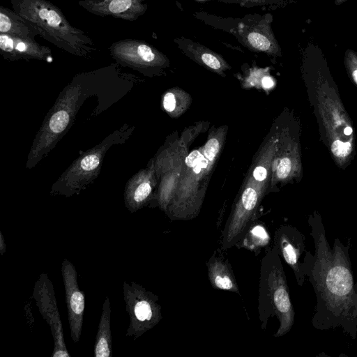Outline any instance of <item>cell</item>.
Here are the masks:
<instances>
[{
	"label": "cell",
	"instance_id": "4fadbf2b",
	"mask_svg": "<svg viewBox=\"0 0 357 357\" xmlns=\"http://www.w3.org/2000/svg\"><path fill=\"white\" fill-rule=\"evenodd\" d=\"M33 298L40 314L50 328L54 340L52 357H70L64 340L54 287L46 273H41L35 282Z\"/></svg>",
	"mask_w": 357,
	"mask_h": 357
},
{
	"label": "cell",
	"instance_id": "3957f363",
	"mask_svg": "<svg viewBox=\"0 0 357 357\" xmlns=\"http://www.w3.org/2000/svg\"><path fill=\"white\" fill-rule=\"evenodd\" d=\"M227 133V126L213 127L205 144L190 152L166 214L171 220H190L199 213L211 174Z\"/></svg>",
	"mask_w": 357,
	"mask_h": 357
},
{
	"label": "cell",
	"instance_id": "44dd1931",
	"mask_svg": "<svg viewBox=\"0 0 357 357\" xmlns=\"http://www.w3.org/2000/svg\"><path fill=\"white\" fill-rule=\"evenodd\" d=\"M208 277L214 289L240 294L237 282L227 259L215 251L206 262Z\"/></svg>",
	"mask_w": 357,
	"mask_h": 357
},
{
	"label": "cell",
	"instance_id": "9c48e42d",
	"mask_svg": "<svg viewBox=\"0 0 357 357\" xmlns=\"http://www.w3.org/2000/svg\"><path fill=\"white\" fill-rule=\"evenodd\" d=\"M135 127L124 124L106 137L100 143L78 157L52 185L50 194L70 197L79 194L98 177L104 157L109 149L123 144Z\"/></svg>",
	"mask_w": 357,
	"mask_h": 357
},
{
	"label": "cell",
	"instance_id": "e0dca14e",
	"mask_svg": "<svg viewBox=\"0 0 357 357\" xmlns=\"http://www.w3.org/2000/svg\"><path fill=\"white\" fill-rule=\"evenodd\" d=\"M158 185L154 158L146 168L140 169L126 183L124 203L130 213L136 212L154 198V190Z\"/></svg>",
	"mask_w": 357,
	"mask_h": 357
},
{
	"label": "cell",
	"instance_id": "484cf974",
	"mask_svg": "<svg viewBox=\"0 0 357 357\" xmlns=\"http://www.w3.org/2000/svg\"><path fill=\"white\" fill-rule=\"evenodd\" d=\"M347 67L352 81L357 86V56L349 55L347 59Z\"/></svg>",
	"mask_w": 357,
	"mask_h": 357
},
{
	"label": "cell",
	"instance_id": "6da1fadb",
	"mask_svg": "<svg viewBox=\"0 0 357 357\" xmlns=\"http://www.w3.org/2000/svg\"><path fill=\"white\" fill-rule=\"evenodd\" d=\"M308 224L314 254L306 251L304 274L317 298L312 326L320 331L340 329L351 339L357 337V283H354L349 255L350 243L336 238L332 247L326 236L321 218L314 213Z\"/></svg>",
	"mask_w": 357,
	"mask_h": 357
},
{
	"label": "cell",
	"instance_id": "ba28073f",
	"mask_svg": "<svg viewBox=\"0 0 357 357\" xmlns=\"http://www.w3.org/2000/svg\"><path fill=\"white\" fill-rule=\"evenodd\" d=\"M193 16L215 29L234 36L243 47L255 52L281 56V49L273 31V15L247 14L242 17H222L205 11Z\"/></svg>",
	"mask_w": 357,
	"mask_h": 357
},
{
	"label": "cell",
	"instance_id": "8992f818",
	"mask_svg": "<svg viewBox=\"0 0 357 357\" xmlns=\"http://www.w3.org/2000/svg\"><path fill=\"white\" fill-rule=\"evenodd\" d=\"M259 318L262 330L275 316L279 327L274 337H282L291 329L295 312L291 303L286 275L278 248L274 245L264 256L259 283Z\"/></svg>",
	"mask_w": 357,
	"mask_h": 357
},
{
	"label": "cell",
	"instance_id": "52a82bcc",
	"mask_svg": "<svg viewBox=\"0 0 357 357\" xmlns=\"http://www.w3.org/2000/svg\"><path fill=\"white\" fill-rule=\"evenodd\" d=\"M318 120L324 128V135L335 163L344 167L354 153V134L337 92L327 82L315 89Z\"/></svg>",
	"mask_w": 357,
	"mask_h": 357
},
{
	"label": "cell",
	"instance_id": "7a4b0ae2",
	"mask_svg": "<svg viewBox=\"0 0 357 357\" xmlns=\"http://www.w3.org/2000/svg\"><path fill=\"white\" fill-rule=\"evenodd\" d=\"M281 132L269 133L257 153L220 237V250L238 243L251 227L259 204L267 192L272 165L278 149Z\"/></svg>",
	"mask_w": 357,
	"mask_h": 357
},
{
	"label": "cell",
	"instance_id": "ac0fdd59",
	"mask_svg": "<svg viewBox=\"0 0 357 357\" xmlns=\"http://www.w3.org/2000/svg\"><path fill=\"white\" fill-rule=\"evenodd\" d=\"M148 0H79V6L89 13L134 22L146 13Z\"/></svg>",
	"mask_w": 357,
	"mask_h": 357
},
{
	"label": "cell",
	"instance_id": "8fae6325",
	"mask_svg": "<svg viewBox=\"0 0 357 357\" xmlns=\"http://www.w3.org/2000/svg\"><path fill=\"white\" fill-rule=\"evenodd\" d=\"M109 51L118 65L130 68L146 76L160 75L170 66V61L165 54L142 40H119L110 45Z\"/></svg>",
	"mask_w": 357,
	"mask_h": 357
},
{
	"label": "cell",
	"instance_id": "2e32d148",
	"mask_svg": "<svg viewBox=\"0 0 357 357\" xmlns=\"http://www.w3.org/2000/svg\"><path fill=\"white\" fill-rule=\"evenodd\" d=\"M302 167L298 143L294 139H286L285 131H282L278 149L271 169L269 187L278 183H287L301 174Z\"/></svg>",
	"mask_w": 357,
	"mask_h": 357
},
{
	"label": "cell",
	"instance_id": "5b68a950",
	"mask_svg": "<svg viewBox=\"0 0 357 357\" xmlns=\"http://www.w3.org/2000/svg\"><path fill=\"white\" fill-rule=\"evenodd\" d=\"M91 75V72L77 74L60 93L33 139L27 158V169L35 167L46 157L71 126L86 97Z\"/></svg>",
	"mask_w": 357,
	"mask_h": 357
},
{
	"label": "cell",
	"instance_id": "5bb4252c",
	"mask_svg": "<svg viewBox=\"0 0 357 357\" xmlns=\"http://www.w3.org/2000/svg\"><path fill=\"white\" fill-rule=\"evenodd\" d=\"M61 271L65 289L70 336L73 342L77 343L82 334L85 296L79 287L77 273L73 264L68 259H64L61 263Z\"/></svg>",
	"mask_w": 357,
	"mask_h": 357
},
{
	"label": "cell",
	"instance_id": "4316f807",
	"mask_svg": "<svg viewBox=\"0 0 357 357\" xmlns=\"http://www.w3.org/2000/svg\"><path fill=\"white\" fill-rule=\"evenodd\" d=\"M6 242H5V240H4V238H3V236L1 233V231H0V254H1V255H3V253L6 252Z\"/></svg>",
	"mask_w": 357,
	"mask_h": 357
},
{
	"label": "cell",
	"instance_id": "ffe728a7",
	"mask_svg": "<svg viewBox=\"0 0 357 357\" xmlns=\"http://www.w3.org/2000/svg\"><path fill=\"white\" fill-rule=\"evenodd\" d=\"M173 41L188 58L219 75L225 77L226 71L231 68L222 55L200 43L184 36L174 38Z\"/></svg>",
	"mask_w": 357,
	"mask_h": 357
},
{
	"label": "cell",
	"instance_id": "d6986e66",
	"mask_svg": "<svg viewBox=\"0 0 357 357\" xmlns=\"http://www.w3.org/2000/svg\"><path fill=\"white\" fill-rule=\"evenodd\" d=\"M0 52L5 59H36L46 61L52 59V50L36 40L22 38L0 33Z\"/></svg>",
	"mask_w": 357,
	"mask_h": 357
},
{
	"label": "cell",
	"instance_id": "30bf717a",
	"mask_svg": "<svg viewBox=\"0 0 357 357\" xmlns=\"http://www.w3.org/2000/svg\"><path fill=\"white\" fill-rule=\"evenodd\" d=\"M188 146L181 137H170L154 158L158 186L153 199L165 212L174 197L188 154Z\"/></svg>",
	"mask_w": 357,
	"mask_h": 357
},
{
	"label": "cell",
	"instance_id": "d4e9b609",
	"mask_svg": "<svg viewBox=\"0 0 357 357\" xmlns=\"http://www.w3.org/2000/svg\"><path fill=\"white\" fill-rule=\"evenodd\" d=\"M226 4H236L243 8L265 7L278 3L282 0H212Z\"/></svg>",
	"mask_w": 357,
	"mask_h": 357
},
{
	"label": "cell",
	"instance_id": "7c38bea8",
	"mask_svg": "<svg viewBox=\"0 0 357 357\" xmlns=\"http://www.w3.org/2000/svg\"><path fill=\"white\" fill-rule=\"evenodd\" d=\"M123 294L130 320L126 335L136 340L160 322L161 306L156 295L135 282L124 281Z\"/></svg>",
	"mask_w": 357,
	"mask_h": 357
},
{
	"label": "cell",
	"instance_id": "cb8c5ba5",
	"mask_svg": "<svg viewBox=\"0 0 357 357\" xmlns=\"http://www.w3.org/2000/svg\"><path fill=\"white\" fill-rule=\"evenodd\" d=\"M192 102L191 96L183 89L174 87L167 91L162 100L164 110L172 117L182 115Z\"/></svg>",
	"mask_w": 357,
	"mask_h": 357
},
{
	"label": "cell",
	"instance_id": "7402d4cb",
	"mask_svg": "<svg viewBox=\"0 0 357 357\" xmlns=\"http://www.w3.org/2000/svg\"><path fill=\"white\" fill-rule=\"evenodd\" d=\"M0 33L31 40L40 36V32L34 24L3 6H0Z\"/></svg>",
	"mask_w": 357,
	"mask_h": 357
},
{
	"label": "cell",
	"instance_id": "277c9868",
	"mask_svg": "<svg viewBox=\"0 0 357 357\" xmlns=\"http://www.w3.org/2000/svg\"><path fill=\"white\" fill-rule=\"evenodd\" d=\"M13 10L34 24L40 36L76 56L89 58L98 51L84 31L73 26L62 10L48 0H10Z\"/></svg>",
	"mask_w": 357,
	"mask_h": 357
},
{
	"label": "cell",
	"instance_id": "603a6c76",
	"mask_svg": "<svg viewBox=\"0 0 357 357\" xmlns=\"http://www.w3.org/2000/svg\"><path fill=\"white\" fill-rule=\"evenodd\" d=\"M111 331V307L108 297H106L102 309L94 344L95 357H111L112 356V341Z\"/></svg>",
	"mask_w": 357,
	"mask_h": 357
},
{
	"label": "cell",
	"instance_id": "9a60e30c",
	"mask_svg": "<svg viewBox=\"0 0 357 357\" xmlns=\"http://www.w3.org/2000/svg\"><path fill=\"white\" fill-rule=\"evenodd\" d=\"M273 241L280 256L292 269L298 285L303 286L306 280L303 269V254L307 251L305 236L293 226L282 225L275 230Z\"/></svg>",
	"mask_w": 357,
	"mask_h": 357
}]
</instances>
